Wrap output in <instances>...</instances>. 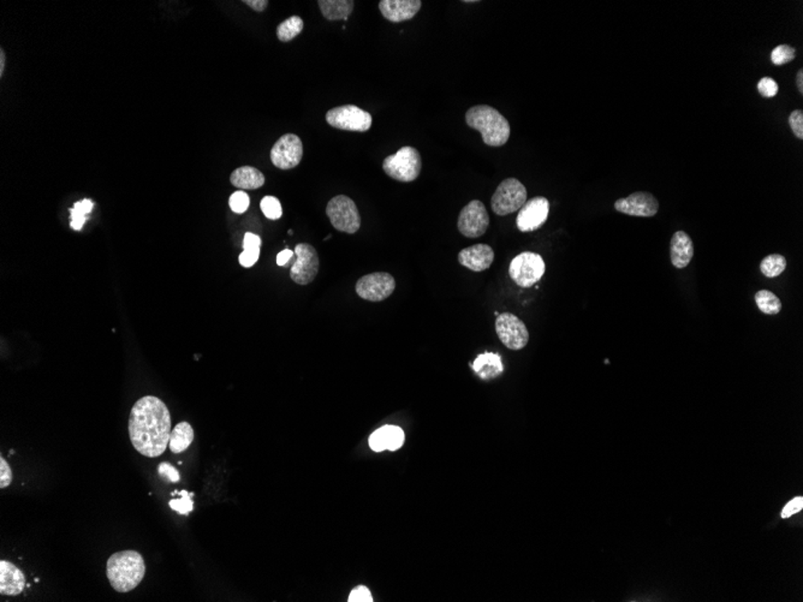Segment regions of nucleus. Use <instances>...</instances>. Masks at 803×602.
<instances>
[{
  "instance_id": "1",
  "label": "nucleus",
  "mask_w": 803,
  "mask_h": 602,
  "mask_svg": "<svg viewBox=\"0 0 803 602\" xmlns=\"http://www.w3.org/2000/svg\"><path fill=\"white\" fill-rule=\"evenodd\" d=\"M171 432L167 404L155 395L138 399L129 417L130 441L135 450L145 457H159L169 446Z\"/></svg>"
},
{
  "instance_id": "2",
  "label": "nucleus",
  "mask_w": 803,
  "mask_h": 602,
  "mask_svg": "<svg viewBox=\"0 0 803 602\" xmlns=\"http://www.w3.org/2000/svg\"><path fill=\"white\" fill-rule=\"evenodd\" d=\"M146 573L143 556L136 551H122L108 558L107 578L113 589L128 593L141 583Z\"/></svg>"
},
{
  "instance_id": "3",
  "label": "nucleus",
  "mask_w": 803,
  "mask_h": 602,
  "mask_svg": "<svg viewBox=\"0 0 803 602\" xmlns=\"http://www.w3.org/2000/svg\"><path fill=\"white\" fill-rule=\"evenodd\" d=\"M466 123L471 129L479 131L485 145L490 147H502L510 138L511 130L508 119L488 105L469 108L466 113Z\"/></svg>"
},
{
  "instance_id": "4",
  "label": "nucleus",
  "mask_w": 803,
  "mask_h": 602,
  "mask_svg": "<svg viewBox=\"0 0 803 602\" xmlns=\"http://www.w3.org/2000/svg\"><path fill=\"white\" fill-rule=\"evenodd\" d=\"M422 160L414 147H402L397 153L389 155L383 162V170L389 177L398 182H414L420 176Z\"/></svg>"
},
{
  "instance_id": "5",
  "label": "nucleus",
  "mask_w": 803,
  "mask_h": 602,
  "mask_svg": "<svg viewBox=\"0 0 803 602\" xmlns=\"http://www.w3.org/2000/svg\"><path fill=\"white\" fill-rule=\"evenodd\" d=\"M527 189L518 179H504L492 196V211L500 216L517 212L527 202Z\"/></svg>"
},
{
  "instance_id": "6",
  "label": "nucleus",
  "mask_w": 803,
  "mask_h": 602,
  "mask_svg": "<svg viewBox=\"0 0 803 602\" xmlns=\"http://www.w3.org/2000/svg\"><path fill=\"white\" fill-rule=\"evenodd\" d=\"M331 225L341 233L354 235L361 228V216L354 201L346 195L334 196L326 206Z\"/></svg>"
},
{
  "instance_id": "7",
  "label": "nucleus",
  "mask_w": 803,
  "mask_h": 602,
  "mask_svg": "<svg viewBox=\"0 0 803 602\" xmlns=\"http://www.w3.org/2000/svg\"><path fill=\"white\" fill-rule=\"evenodd\" d=\"M546 265L541 255L525 251L517 255L509 266V275L521 287H530L540 282L545 273Z\"/></svg>"
},
{
  "instance_id": "8",
  "label": "nucleus",
  "mask_w": 803,
  "mask_h": 602,
  "mask_svg": "<svg viewBox=\"0 0 803 602\" xmlns=\"http://www.w3.org/2000/svg\"><path fill=\"white\" fill-rule=\"evenodd\" d=\"M326 122L334 129L366 133L371 129L373 118L370 112L355 105L333 107L326 113Z\"/></svg>"
},
{
  "instance_id": "9",
  "label": "nucleus",
  "mask_w": 803,
  "mask_h": 602,
  "mask_svg": "<svg viewBox=\"0 0 803 602\" xmlns=\"http://www.w3.org/2000/svg\"><path fill=\"white\" fill-rule=\"evenodd\" d=\"M495 332L504 346L510 350H522L529 341V332L525 322L511 313L497 316Z\"/></svg>"
},
{
  "instance_id": "10",
  "label": "nucleus",
  "mask_w": 803,
  "mask_h": 602,
  "mask_svg": "<svg viewBox=\"0 0 803 602\" xmlns=\"http://www.w3.org/2000/svg\"><path fill=\"white\" fill-rule=\"evenodd\" d=\"M270 162L280 170H292L303 158V145L295 133H285L270 150Z\"/></svg>"
},
{
  "instance_id": "11",
  "label": "nucleus",
  "mask_w": 803,
  "mask_h": 602,
  "mask_svg": "<svg viewBox=\"0 0 803 602\" xmlns=\"http://www.w3.org/2000/svg\"><path fill=\"white\" fill-rule=\"evenodd\" d=\"M490 226V216L485 204L473 199L464 206L458 216V231L466 238H478L486 233Z\"/></svg>"
},
{
  "instance_id": "12",
  "label": "nucleus",
  "mask_w": 803,
  "mask_h": 602,
  "mask_svg": "<svg viewBox=\"0 0 803 602\" xmlns=\"http://www.w3.org/2000/svg\"><path fill=\"white\" fill-rule=\"evenodd\" d=\"M294 253L296 261L290 268V277L299 285H308L319 272V256L313 245L300 243L296 245Z\"/></svg>"
},
{
  "instance_id": "13",
  "label": "nucleus",
  "mask_w": 803,
  "mask_h": 602,
  "mask_svg": "<svg viewBox=\"0 0 803 602\" xmlns=\"http://www.w3.org/2000/svg\"><path fill=\"white\" fill-rule=\"evenodd\" d=\"M395 289V278L386 272H374L363 275L356 282V294L370 302H381L390 297Z\"/></svg>"
},
{
  "instance_id": "14",
  "label": "nucleus",
  "mask_w": 803,
  "mask_h": 602,
  "mask_svg": "<svg viewBox=\"0 0 803 602\" xmlns=\"http://www.w3.org/2000/svg\"><path fill=\"white\" fill-rule=\"evenodd\" d=\"M549 213V199L537 196L528 199L517 213V229L521 233H533L545 224Z\"/></svg>"
},
{
  "instance_id": "15",
  "label": "nucleus",
  "mask_w": 803,
  "mask_h": 602,
  "mask_svg": "<svg viewBox=\"0 0 803 602\" xmlns=\"http://www.w3.org/2000/svg\"><path fill=\"white\" fill-rule=\"evenodd\" d=\"M615 209L617 212L623 213L627 216L649 218L657 214L659 211V202L652 194L646 191H637L627 197L617 199L615 202Z\"/></svg>"
},
{
  "instance_id": "16",
  "label": "nucleus",
  "mask_w": 803,
  "mask_h": 602,
  "mask_svg": "<svg viewBox=\"0 0 803 602\" xmlns=\"http://www.w3.org/2000/svg\"><path fill=\"white\" fill-rule=\"evenodd\" d=\"M421 0H381L379 10L384 18L392 23L408 21L420 11Z\"/></svg>"
},
{
  "instance_id": "17",
  "label": "nucleus",
  "mask_w": 803,
  "mask_h": 602,
  "mask_svg": "<svg viewBox=\"0 0 803 602\" xmlns=\"http://www.w3.org/2000/svg\"><path fill=\"white\" fill-rule=\"evenodd\" d=\"M495 260V251L488 244L471 245L461 250L458 254L459 265L466 267L473 272H483L491 267Z\"/></svg>"
},
{
  "instance_id": "18",
  "label": "nucleus",
  "mask_w": 803,
  "mask_h": 602,
  "mask_svg": "<svg viewBox=\"0 0 803 602\" xmlns=\"http://www.w3.org/2000/svg\"><path fill=\"white\" fill-rule=\"evenodd\" d=\"M405 436L403 429L397 426H384L377 429L370 436V446L375 452H383L385 450L397 451L403 446Z\"/></svg>"
},
{
  "instance_id": "19",
  "label": "nucleus",
  "mask_w": 803,
  "mask_h": 602,
  "mask_svg": "<svg viewBox=\"0 0 803 602\" xmlns=\"http://www.w3.org/2000/svg\"><path fill=\"white\" fill-rule=\"evenodd\" d=\"M25 587V577L21 570L10 561H0V594L17 596Z\"/></svg>"
},
{
  "instance_id": "20",
  "label": "nucleus",
  "mask_w": 803,
  "mask_h": 602,
  "mask_svg": "<svg viewBox=\"0 0 803 602\" xmlns=\"http://www.w3.org/2000/svg\"><path fill=\"white\" fill-rule=\"evenodd\" d=\"M694 256V244L691 237L684 231L674 233L670 242L671 263L676 268H686Z\"/></svg>"
},
{
  "instance_id": "21",
  "label": "nucleus",
  "mask_w": 803,
  "mask_h": 602,
  "mask_svg": "<svg viewBox=\"0 0 803 602\" xmlns=\"http://www.w3.org/2000/svg\"><path fill=\"white\" fill-rule=\"evenodd\" d=\"M230 182L233 187L241 190H254L265 184V176L255 167L242 166L233 171L230 176Z\"/></svg>"
},
{
  "instance_id": "22",
  "label": "nucleus",
  "mask_w": 803,
  "mask_h": 602,
  "mask_svg": "<svg viewBox=\"0 0 803 602\" xmlns=\"http://www.w3.org/2000/svg\"><path fill=\"white\" fill-rule=\"evenodd\" d=\"M475 373L479 375L483 380H491L498 378L503 373L504 367L500 355L493 353H485L475 358L474 363L471 365Z\"/></svg>"
},
{
  "instance_id": "23",
  "label": "nucleus",
  "mask_w": 803,
  "mask_h": 602,
  "mask_svg": "<svg viewBox=\"0 0 803 602\" xmlns=\"http://www.w3.org/2000/svg\"><path fill=\"white\" fill-rule=\"evenodd\" d=\"M322 16L329 21H346L354 10L353 0H319L318 1Z\"/></svg>"
},
{
  "instance_id": "24",
  "label": "nucleus",
  "mask_w": 803,
  "mask_h": 602,
  "mask_svg": "<svg viewBox=\"0 0 803 602\" xmlns=\"http://www.w3.org/2000/svg\"><path fill=\"white\" fill-rule=\"evenodd\" d=\"M192 440H194V429L192 426L188 422H181L171 432L169 447L171 449V452L176 454L182 453L192 445Z\"/></svg>"
},
{
  "instance_id": "25",
  "label": "nucleus",
  "mask_w": 803,
  "mask_h": 602,
  "mask_svg": "<svg viewBox=\"0 0 803 602\" xmlns=\"http://www.w3.org/2000/svg\"><path fill=\"white\" fill-rule=\"evenodd\" d=\"M755 302L760 312L766 315H777L782 310V301L770 290L757 291Z\"/></svg>"
},
{
  "instance_id": "26",
  "label": "nucleus",
  "mask_w": 803,
  "mask_h": 602,
  "mask_svg": "<svg viewBox=\"0 0 803 602\" xmlns=\"http://www.w3.org/2000/svg\"><path fill=\"white\" fill-rule=\"evenodd\" d=\"M304 23L299 16H292L282 22L277 28V38L282 42L292 41L303 30Z\"/></svg>"
},
{
  "instance_id": "27",
  "label": "nucleus",
  "mask_w": 803,
  "mask_h": 602,
  "mask_svg": "<svg viewBox=\"0 0 803 602\" xmlns=\"http://www.w3.org/2000/svg\"><path fill=\"white\" fill-rule=\"evenodd\" d=\"M787 268V259L781 254H771L760 263V270L767 278H776Z\"/></svg>"
},
{
  "instance_id": "28",
  "label": "nucleus",
  "mask_w": 803,
  "mask_h": 602,
  "mask_svg": "<svg viewBox=\"0 0 803 602\" xmlns=\"http://www.w3.org/2000/svg\"><path fill=\"white\" fill-rule=\"evenodd\" d=\"M94 204L91 199H82L79 202H76L74 207L71 208V228L79 231L84 228V223L87 221V214L92 212Z\"/></svg>"
},
{
  "instance_id": "29",
  "label": "nucleus",
  "mask_w": 803,
  "mask_h": 602,
  "mask_svg": "<svg viewBox=\"0 0 803 602\" xmlns=\"http://www.w3.org/2000/svg\"><path fill=\"white\" fill-rule=\"evenodd\" d=\"M260 207H261V211L267 219H270V221H277L283 214L282 204L275 196H265L261 199Z\"/></svg>"
},
{
  "instance_id": "30",
  "label": "nucleus",
  "mask_w": 803,
  "mask_h": 602,
  "mask_svg": "<svg viewBox=\"0 0 803 602\" xmlns=\"http://www.w3.org/2000/svg\"><path fill=\"white\" fill-rule=\"evenodd\" d=\"M796 57L795 48L789 45H779L771 53V60L774 65H784L792 62Z\"/></svg>"
},
{
  "instance_id": "31",
  "label": "nucleus",
  "mask_w": 803,
  "mask_h": 602,
  "mask_svg": "<svg viewBox=\"0 0 803 602\" xmlns=\"http://www.w3.org/2000/svg\"><path fill=\"white\" fill-rule=\"evenodd\" d=\"M179 495H181V498L171 500L169 505L172 510H175L181 515H188L192 512V507H194V503L192 500V493L189 495L187 490H182Z\"/></svg>"
},
{
  "instance_id": "32",
  "label": "nucleus",
  "mask_w": 803,
  "mask_h": 602,
  "mask_svg": "<svg viewBox=\"0 0 803 602\" xmlns=\"http://www.w3.org/2000/svg\"><path fill=\"white\" fill-rule=\"evenodd\" d=\"M230 208L233 209V212L241 213L246 212L250 204L249 196L247 195L246 192L243 190H238L233 192L229 201Z\"/></svg>"
},
{
  "instance_id": "33",
  "label": "nucleus",
  "mask_w": 803,
  "mask_h": 602,
  "mask_svg": "<svg viewBox=\"0 0 803 602\" xmlns=\"http://www.w3.org/2000/svg\"><path fill=\"white\" fill-rule=\"evenodd\" d=\"M757 91L764 98H773L778 93V84L771 77H762L757 84Z\"/></svg>"
},
{
  "instance_id": "34",
  "label": "nucleus",
  "mask_w": 803,
  "mask_h": 602,
  "mask_svg": "<svg viewBox=\"0 0 803 602\" xmlns=\"http://www.w3.org/2000/svg\"><path fill=\"white\" fill-rule=\"evenodd\" d=\"M158 473L160 478H164L167 482H178L181 480V473H178V470L176 469L174 465H171L167 462L159 464Z\"/></svg>"
},
{
  "instance_id": "35",
  "label": "nucleus",
  "mask_w": 803,
  "mask_h": 602,
  "mask_svg": "<svg viewBox=\"0 0 803 602\" xmlns=\"http://www.w3.org/2000/svg\"><path fill=\"white\" fill-rule=\"evenodd\" d=\"M789 124H790L791 130L795 135L796 138L802 140L803 138V112L801 110H795L794 112H791L789 116Z\"/></svg>"
},
{
  "instance_id": "36",
  "label": "nucleus",
  "mask_w": 803,
  "mask_h": 602,
  "mask_svg": "<svg viewBox=\"0 0 803 602\" xmlns=\"http://www.w3.org/2000/svg\"><path fill=\"white\" fill-rule=\"evenodd\" d=\"M349 602H372L373 601V596H372L370 589L365 586L356 587L349 595Z\"/></svg>"
},
{
  "instance_id": "37",
  "label": "nucleus",
  "mask_w": 803,
  "mask_h": 602,
  "mask_svg": "<svg viewBox=\"0 0 803 602\" xmlns=\"http://www.w3.org/2000/svg\"><path fill=\"white\" fill-rule=\"evenodd\" d=\"M13 470L4 458H0V488H6L13 482Z\"/></svg>"
},
{
  "instance_id": "38",
  "label": "nucleus",
  "mask_w": 803,
  "mask_h": 602,
  "mask_svg": "<svg viewBox=\"0 0 803 602\" xmlns=\"http://www.w3.org/2000/svg\"><path fill=\"white\" fill-rule=\"evenodd\" d=\"M803 509V498L802 497H796V498L790 500L789 503L784 506L782 511V518H789L791 516L799 513V511Z\"/></svg>"
},
{
  "instance_id": "39",
  "label": "nucleus",
  "mask_w": 803,
  "mask_h": 602,
  "mask_svg": "<svg viewBox=\"0 0 803 602\" xmlns=\"http://www.w3.org/2000/svg\"><path fill=\"white\" fill-rule=\"evenodd\" d=\"M260 258V249L243 250L240 255V263L243 267L254 266Z\"/></svg>"
},
{
  "instance_id": "40",
  "label": "nucleus",
  "mask_w": 803,
  "mask_h": 602,
  "mask_svg": "<svg viewBox=\"0 0 803 602\" xmlns=\"http://www.w3.org/2000/svg\"><path fill=\"white\" fill-rule=\"evenodd\" d=\"M296 261V255L292 250L284 249L278 254L277 256V265L278 266H290L292 267Z\"/></svg>"
},
{
  "instance_id": "41",
  "label": "nucleus",
  "mask_w": 803,
  "mask_h": 602,
  "mask_svg": "<svg viewBox=\"0 0 803 602\" xmlns=\"http://www.w3.org/2000/svg\"><path fill=\"white\" fill-rule=\"evenodd\" d=\"M261 245V238L255 235V233H248L244 235L243 238V249H260Z\"/></svg>"
},
{
  "instance_id": "42",
  "label": "nucleus",
  "mask_w": 803,
  "mask_h": 602,
  "mask_svg": "<svg viewBox=\"0 0 803 602\" xmlns=\"http://www.w3.org/2000/svg\"><path fill=\"white\" fill-rule=\"evenodd\" d=\"M243 4L248 5V6H249L250 8H253L254 11L263 13V11L266 10L268 1H267V0H244Z\"/></svg>"
},
{
  "instance_id": "43",
  "label": "nucleus",
  "mask_w": 803,
  "mask_h": 602,
  "mask_svg": "<svg viewBox=\"0 0 803 602\" xmlns=\"http://www.w3.org/2000/svg\"><path fill=\"white\" fill-rule=\"evenodd\" d=\"M796 86H797V89H799V92L801 93V94H803V70H802V69H799V70L797 71V75H796Z\"/></svg>"
},
{
  "instance_id": "44",
  "label": "nucleus",
  "mask_w": 803,
  "mask_h": 602,
  "mask_svg": "<svg viewBox=\"0 0 803 602\" xmlns=\"http://www.w3.org/2000/svg\"><path fill=\"white\" fill-rule=\"evenodd\" d=\"M5 71V53L4 51L0 50V76L4 75Z\"/></svg>"
},
{
  "instance_id": "45",
  "label": "nucleus",
  "mask_w": 803,
  "mask_h": 602,
  "mask_svg": "<svg viewBox=\"0 0 803 602\" xmlns=\"http://www.w3.org/2000/svg\"><path fill=\"white\" fill-rule=\"evenodd\" d=\"M329 238H331V235H329V236L326 237V238H325V241H327V240H329Z\"/></svg>"
}]
</instances>
